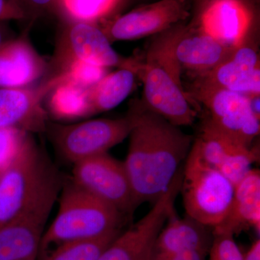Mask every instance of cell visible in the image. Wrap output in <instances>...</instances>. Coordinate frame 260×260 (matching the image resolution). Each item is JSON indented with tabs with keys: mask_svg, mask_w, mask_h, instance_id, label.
Masks as SVG:
<instances>
[{
	"mask_svg": "<svg viewBox=\"0 0 260 260\" xmlns=\"http://www.w3.org/2000/svg\"><path fill=\"white\" fill-rule=\"evenodd\" d=\"M253 227L260 229V174L251 169L235 186L232 206L223 223L213 229L214 234H239Z\"/></svg>",
	"mask_w": 260,
	"mask_h": 260,
	"instance_id": "cell-19",
	"label": "cell"
},
{
	"mask_svg": "<svg viewBox=\"0 0 260 260\" xmlns=\"http://www.w3.org/2000/svg\"><path fill=\"white\" fill-rule=\"evenodd\" d=\"M138 107L124 162L136 207L155 203L167 191L194 140L143 103Z\"/></svg>",
	"mask_w": 260,
	"mask_h": 260,
	"instance_id": "cell-1",
	"label": "cell"
},
{
	"mask_svg": "<svg viewBox=\"0 0 260 260\" xmlns=\"http://www.w3.org/2000/svg\"><path fill=\"white\" fill-rule=\"evenodd\" d=\"M30 135L15 128L0 129V170L9 165Z\"/></svg>",
	"mask_w": 260,
	"mask_h": 260,
	"instance_id": "cell-26",
	"label": "cell"
},
{
	"mask_svg": "<svg viewBox=\"0 0 260 260\" xmlns=\"http://www.w3.org/2000/svg\"><path fill=\"white\" fill-rule=\"evenodd\" d=\"M48 95L49 112L56 119L69 120L93 115L89 89L66 80L64 77Z\"/></svg>",
	"mask_w": 260,
	"mask_h": 260,
	"instance_id": "cell-21",
	"label": "cell"
},
{
	"mask_svg": "<svg viewBox=\"0 0 260 260\" xmlns=\"http://www.w3.org/2000/svg\"><path fill=\"white\" fill-rule=\"evenodd\" d=\"M196 85L226 89L249 96L259 95V58L254 48L245 44L208 74L198 78Z\"/></svg>",
	"mask_w": 260,
	"mask_h": 260,
	"instance_id": "cell-16",
	"label": "cell"
},
{
	"mask_svg": "<svg viewBox=\"0 0 260 260\" xmlns=\"http://www.w3.org/2000/svg\"><path fill=\"white\" fill-rule=\"evenodd\" d=\"M174 60L198 78L208 74L230 57L232 49L219 42L194 23L175 25L167 30Z\"/></svg>",
	"mask_w": 260,
	"mask_h": 260,
	"instance_id": "cell-13",
	"label": "cell"
},
{
	"mask_svg": "<svg viewBox=\"0 0 260 260\" xmlns=\"http://www.w3.org/2000/svg\"><path fill=\"white\" fill-rule=\"evenodd\" d=\"M23 17L36 16L50 8L55 0H13Z\"/></svg>",
	"mask_w": 260,
	"mask_h": 260,
	"instance_id": "cell-28",
	"label": "cell"
},
{
	"mask_svg": "<svg viewBox=\"0 0 260 260\" xmlns=\"http://www.w3.org/2000/svg\"><path fill=\"white\" fill-rule=\"evenodd\" d=\"M62 79L56 75L37 87L0 88V129L15 128L30 133L46 130L47 114L42 102Z\"/></svg>",
	"mask_w": 260,
	"mask_h": 260,
	"instance_id": "cell-14",
	"label": "cell"
},
{
	"mask_svg": "<svg viewBox=\"0 0 260 260\" xmlns=\"http://www.w3.org/2000/svg\"><path fill=\"white\" fill-rule=\"evenodd\" d=\"M73 61H84L104 68H135L138 59L119 55L102 29L93 23L73 21L59 35L51 63L55 76Z\"/></svg>",
	"mask_w": 260,
	"mask_h": 260,
	"instance_id": "cell-7",
	"label": "cell"
},
{
	"mask_svg": "<svg viewBox=\"0 0 260 260\" xmlns=\"http://www.w3.org/2000/svg\"><path fill=\"white\" fill-rule=\"evenodd\" d=\"M122 219L119 210L83 190L71 179L61 189L57 215L44 232L39 252L52 244L103 237L119 229Z\"/></svg>",
	"mask_w": 260,
	"mask_h": 260,
	"instance_id": "cell-2",
	"label": "cell"
},
{
	"mask_svg": "<svg viewBox=\"0 0 260 260\" xmlns=\"http://www.w3.org/2000/svg\"><path fill=\"white\" fill-rule=\"evenodd\" d=\"M182 167L179 169L167 191L135 225L114 239L98 260H150L160 231L174 213L181 191Z\"/></svg>",
	"mask_w": 260,
	"mask_h": 260,
	"instance_id": "cell-8",
	"label": "cell"
},
{
	"mask_svg": "<svg viewBox=\"0 0 260 260\" xmlns=\"http://www.w3.org/2000/svg\"><path fill=\"white\" fill-rule=\"evenodd\" d=\"M189 16L186 0H158L121 15L101 28L112 44L161 34Z\"/></svg>",
	"mask_w": 260,
	"mask_h": 260,
	"instance_id": "cell-12",
	"label": "cell"
},
{
	"mask_svg": "<svg viewBox=\"0 0 260 260\" xmlns=\"http://www.w3.org/2000/svg\"><path fill=\"white\" fill-rule=\"evenodd\" d=\"M11 39L13 37L10 29L5 25V22H0V47Z\"/></svg>",
	"mask_w": 260,
	"mask_h": 260,
	"instance_id": "cell-32",
	"label": "cell"
},
{
	"mask_svg": "<svg viewBox=\"0 0 260 260\" xmlns=\"http://www.w3.org/2000/svg\"><path fill=\"white\" fill-rule=\"evenodd\" d=\"M258 152L254 148L244 149L229 156L217 169L236 186L252 169L251 165L259 158Z\"/></svg>",
	"mask_w": 260,
	"mask_h": 260,
	"instance_id": "cell-24",
	"label": "cell"
},
{
	"mask_svg": "<svg viewBox=\"0 0 260 260\" xmlns=\"http://www.w3.org/2000/svg\"><path fill=\"white\" fill-rule=\"evenodd\" d=\"M208 254L200 251L172 253H153L150 260H206Z\"/></svg>",
	"mask_w": 260,
	"mask_h": 260,
	"instance_id": "cell-29",
	"label": "cell"
},
{
	"mask_svg": "<svg viewBox=\"0 0 260 260\" xmlns=\"http://www.w3.org/2000/svg\"><path fill=\"white\" fill-rule=\"evenodd\" d=\"M120 234L118 229L96 239L61 243L42 260H98Z\"/></svg>",
	"mask_w": 260,
	"mask_h": 260,
	"instance_id": "cell-22",
	"label": "cell"
},
{
	"mask_svg": "<svg viewBox=\"0 0 260 260\" xmlns=\"http://www.w3.org/2000/svg\"><path fill=\"white\" fill-rule=\"evenodd\" d=\"M109 71V68L104 67L84 61H73L67 65L56 75H63L65 79L89 89L100 81Z\"/></svg>",
	"mask_w": 260,
	"mask_h": 260,
	"instance_id": "cell-25",
	"label": "cell"
},
{
	"mask_svg": "<svg viewBox=\"0 0 260 260\" xmlns=\"http://www.w3.org/2000/svg\"><path fill=\"white\" fill-rule=\"evenodd\" d=\"M119 0H60L65 13L74 21L93 23L115 7Z\"/></svg>",
	"mask_w": 260,
	"mask_h": 260,
	"instance_id": "cell-23",
	"label": "cell"
},
{
	"mask_svg": "<svg viewBox=\"0 0 260 260\" xmlns=\"http://www.w3.org/2000/svg\"><path fill=\"white\" fill-rule=\"evenodd\" d=\"M248 0H205L194 24L232 49L245 44L251 25Z\"/></svg>",
	"mask_w": 260,
	"mask_h": 260,
	"instance_id": "cell-15",
	"label": "cell"
},
{
	"mask_svg": "<svg viewBox=\"0 0 260 260\" xmlns=\"http://www.w3.org/2000/svg\"><path fill=\"white\" fill-rule=\"evenodd\" d=\"M61 185L58 174L21 213L0 228V260L37 259L44 228Z\"/></svg>",
	"mask_w": 260,
	"mask_h": 260,
	"instance_id": "cell-5",
	"label": "cell"
},
{
	"mask_svg": "<svg viewBox=\"0 0 260 260\" xmlns=\"http://www.w3.org/2000/svg\"><path fill=\"white\" fill-rule=\"evenodd\" d=\"M56 174L29 135L0 174V228L21 213Z\"/></svg>",
	"mask_w": 260,
	"mask_h": 260,
	"instance_id": "cell-4",
	"label": "cell"
},
{
	"mask_svg": "<svg viewBox=\"0 0 260 260\" xmlns=\"http://www.w3.org/2000/svg\"><path fill=\"white\" fill-rule=\"evenodd\" d=\"M180 192L186 215L214 229L230 211L235 186L218 169L206 164L192 144L183 169Z\"/></svg>",
	"mask_w": 260,
	"mask_h": 260,
	"instance_id": "cell-3",
	"label": "cell"
},
{
	"mask_svg": "<svg viewBox=\"0 0 260 260\" xmlns=\"http://www.w3.org/2000/svg\"><path fill=\"white\" fill-rule=\"evenodd\" d=\"M137 76L135 68H118L89 88L92 114L107 112L124 102L134 89Z\"/></svg>",
	"mask_w": 260,
	"mask_h": 260,
	"instance_id": "cell-20",
	"label": "cell"
},
{
	"mask_svg": "<svg viewBox=\"0 0 260 260\" xmlns=\"http://www.w3.org/2000/svg\"><path fill=\"white\" fill-rule=\"evenodd\" d=\"M233 234H214L213 244L209 251V260H244Z\"/></svg>",
	"mask_w": 260,
	"mask_h": 260,
	"instance_id": "cell-27",
	"label": "cell"
},
{
	"mask_svg": "<svg viewBox=\"0 0 260 260\" xmlns=\"http://www.w3.org/2000/svg\"><path fill=\"white\" fill-rule=\"evenodd\" d=\"M144 85L143 105L177 126H190L198 115L194 99L182 83L156 61L146 58L137 68Z\"/></svg>",
	"mask_w": 260,
	"mask_h": 260,
	"instance_id": "cell-9",
	"label": "cell"
},
{
	"mask_svg": "<svg viewBox=\"0 0 260 260\" xmlns=\"http://www.w3.org/2000/svg\"><path fill=\"white\" fill-rule=\"evenodd\" d=\"M3 170H0V174H1V172H3Z\"/></svg>",
	"mask_w": 260,
	"mask_h": 260,
	"instance_id": "cell-33",
	"label": "cell"
},
{
	"mask_svg": "<svg viewBox=\"0 0 260 260\" xmlns=\"http://www.w3.org/2000/svg\"><path fill=\"white\" fill-rule=\"evenodd\" d=\"M72 180L123 215H131L137 208L124 162L107 153L75 162Z\"/></svg>",
	"mask_w": 260,
	"mask_h": 260,
	"instance_id": "cell-10",
	"label": "cell"
},
{
	"mask_svg": "<svg viewBox=\"0 0 260 260\" xmlns=\"http://www.w3.org/2000/svg\"><path fill=\"white\" fill-rule=\"evenodd\" d=\"M244 260H260V240L257 239L244 254Z\"/></svg>",
	"mask_w": 260,
	"mask_h": 260,
	"instance_id": "cell-31",
	"label": "cell"
},
{
	"mask_svg": "<svg viewBox=\"0 0 260 260\" xmlns=\"http://www.w3.org/2000/svg\"><path fill=\"white\" fill-rule=\"evenodd\" d=\"M47 63L25 36L0 47V88L32 87L48 71Z\"/></svg>",
	"mask_w": 260,
	"mask_h": 260,
	"instance_id": "cell-17",
	"label": "cell"
},
{
	"mask_svg": "<svg viewBox=\"0 0 260 260\" xmlns=\"http://www.w3.org/2000/svg\"><path fill=\"white\" fill-rule=\"evenodd\" d=\"M191 98L209 112L207 119L214 127L247 147L259 134V116L251 106V97L226 89L196 85Z\"/></svg>",
	"mask_w": 260,
	"mask_h": 260,
	"instance_id": "cell-11",
	"label": "cell"
},
{
	"mask_svg": "<svg viewBox=\"0 0 260 260\" xmlns=\"http://www.w3.org/2000/svg\"><path fill=\"white\" fill-rule=\"evenodd\" d=\"M138 104L127 115L119 119H99L52 130L54 144L61 155L75 162L107 153L129 137L138 120Z\"/></svg>",
	"mask_w": 260,
	"mask_h": 260,
	"instance_id": "cell-6",
	"label": "cell"
},
{
	"mask_svg": "<svg viewBox=\"0 0 260 260\" xmlns=\"http://www.w3.org/2000/svg\"><path fill=\"white\" fill-rule=\"evenodd\" d=\"M23 18V13L13 0H0V22Z\"/></svg>",
	"mask_w": 260,
	"mask_h": 260,
	"instance_id": "cell-30",
	"label": "cell"
},
{
	"mask_svg": "<svg viewBox=\"0 0 260 260\" xmlns=\"http://www.w3.org/2000/svg\"><path fill=\"white\" fill-rule=\"evenodd\" d=\"M213 239V228L188 215L179 218L174 211L160 231L153 254L184 251H200L208 254Z\"/></svg>",
	"mask_w": 260,
	"mask_h": 260,
	"instance_id": "cell-18",
	"label": "cell"
},
{
	"mask_svg": "<svg viewBox=\"0 0 260 260\" xmlns=\"http://www.w3.org/2000/svg\"><path fill=\"white\" fill-rule=\"evenodd\" d=\"M248 1H249V0H248Z\"/></svg>",
	"mask_w": 260,
	"mask_h": 260,
	"instance_id": "cell-34",
	"label": "cell"
}]
</instances>
